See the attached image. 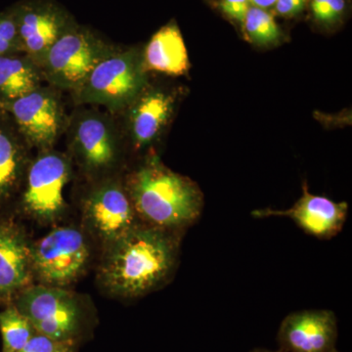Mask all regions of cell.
Masks as SVG:
<instances>
[{
	"label": "cell",
	"instance_id": "cell-1",
	"mask_svg": "<svg viewBox=\"0 0 352 352\" xmlns=\"http://www.w3.org/2000/svg\"><path fill=\"white\" fill-rule=\"evenodd\" d=\"M180 235L138 224L111 243L100 267L102 283L115 295L136 298L168 282L176 267Z\"/></svg>",
	"mask_w": 352,
	"mask_h": 352
},
{
	"label": "cell",
	"instance_id": "cell-2",
	"mask_svg": "<svg viewBox=\"0 0 352 352\" xmlns=\"http://www.w3.org/2000/svg\"><path fill=\"white\" fill-rule=\"evenodd\" d=\"M139 221L182 235L200 219L204 196L193 180L151 156L131 173L126 187Z\"/></svg>",
	"mask_w": 352,
	"mask_h": 352
},
{
	"label": "cell",
	"instance_id": "cell-3",
	"mask_svg": "<svg viewBox=\"0 0 352 352\" xmlns=\"http://www.w3.org/2000/svg\"><path fill=\"white\" fill-rule=\"evenodd\" d=\"M146 85L147 72L142 52L117 47L94 67L71 96L75 107H102L116 113L124 111Z\"/></svg>",
	"mask_w": 352,
	"mask_h": 352
},
{
	"label": "cell",
	"instance_id": "cell-4",
	"mask_svg": "<svg viewBox=\"0 0 352 352\" xmlns=\"http://www.w3.org/2000/svg\"><path fill=\"white\" fill-rule=\"evenodd\" d=\"M65 133L69 151L88 175H105L117 166L122 131L113 113L92 106H76Z\"/></svg>",
	"mask_w": 352,
	"mask_h": 352
},
{
	"label": "cell",
	"instance_id": "cell-5",
	"mask_svg": "<svg viewBox=\"0 0 352 352\" xmlns=\"http://www.w3.org/2000/svg\"><path fill=\"white\" fill-rule=\"evenodd\" d=\"M117 47L94 30L76 25L46 53L41 65L44 82L71 94L82 85L94 67Z\"/></svg>",
	"mask_w": 352,
	"mask_h": 352
},
{
	"label": "cell",
	"instance_id": "cell-6",
	"mask_svg": "<svg viewBox=\"0 0 352 352\" xmlns=\"http://www.w3.org/2000/svg\"><path fill=\"white\" fill-rule=\"evenodd\" d=\"M71 157L47 149L32 157L21 188V204L28 214L41 220L56 219L66 208L65 189L72 178Z\"/></svg>",
	"mask_w": 352,
	"mask_h": 352
},
{
	"label": "cell",
	"instance_id": "cell-7",
	"mask_svg": "<svg viewBox=\"0 0 352 352\" xmlns=\"http://www.w3.org/2000/svg\"><path fill=\"white\" fill-rule=\"evenodd\" d=\"M61 94L45 83L17 100L0 106L12 117L32 149H52L66 132L69 115Z\"/></svg>",
	"mask_w": 352,
	"mask_h": 352
},
{
	"label": "cell",
	"instance_id": "cell-8",
	"mask_svg": "<svg viewBox=\"0 0 352 352\" xmlns=\"http://www.w3.org/2000/svg\"><path fill=\"white\" fill-rule=\"evenodd\" d=\"M16 308L36 332L59 342H71L80 328V307L61 287L38 285L20 292Z\"/></svg>",
	"mask_w": 352,
	"mask_h": 352
},
{
	"label": "cell",
	"instance_id": "cell-9",
	"mask_svg": "<svg viewBox=\"0 0 352 352\" xmlns=\"http://www.w3.org/2000/svg\"><path fill=\"white\" fill-rule=\"evenodd\" d=\"M6 9L15 23L21 50L39 67L53 44L78 24L55 0H21Z\"/></svg>",
	"mask_w": 352,
	"mask_h": 352
},
{
	"label": "cell",
	"instance_id": "cell-10",
	"mask_svg": "<svg viewBox=\"0 0 352 352\" xmlns=\"http://www.w3.org/2000/svg\"><path fill=\"white\" fill-rule=\"evenodd\" d=\"M89 249L85 236L74 227H60L32 245V270L43 285L63 287L85 270Z\"/></svg>",
	"mask_w": 352,
	"mask_h": 352
},
{
	"label": "cell",
	"instance_id": "cell-11",
	"mask_svg": "<svg viewBox=\"0 0 352 352\" xmlns=\"http://www.w3.org/2000/svg\"><path fill=\"white\" fill-rule=\"evenodd\" d=\"M85 212L95 232L110 243L141 223L126 189L112 178L98 183L90 191Z\"/></svg>",
	"mask_w": 352,
	"mask_h": 352
},
{
	"label": "cell",
	"instance_id": "cell-12",
	"mask_svg": "<svg viewBox=\"0 0 352 352\" xmlns=\"http://www.w3.org/2000/svg\"><path fill=\"white\" fill-rule=\"evenodd\" d=\"M349 205L346 201L336 203L323 196L310 193L307 183H303L302 195L288 210L272 208L256 210L252 215L256 219L270 217H286L302 229L308 235L321 240L337 236L346 223Z\"/></svg>",
	"mask_w": 352,
	"mask_h": 352
},
{
	"label": "cell",
	"instance_id": "cell-13",
	"mask_svg": "<svg viewBox=\"0 0 352 352\" xmlns=\"http://www.w3.org/2000/svg\"><path fill=\"white\" fill-rule=\"evenodd\" d=\"M282 352H340L338 321L331 310H302L285 317L277 336Z\"/></svg>",
	"mask_w": 352,
	"mask_h": 352
},
{
	"label": "cell",
	"instance_id": "cell-14",
	"mask_svg": "<svg viewBox=\"0 0 352 352\" xmlns=\"http://www.w3.org/2000/svg\"><path fill=\"white\" fill-rule=\"evenodd\" d=\"M175 97L160 89H146L126 111V131L136 149H143L159 138L175 109Z\"/></svg>",
	"mask_w": 352,
	"mask_h": 352
},
{
	"label": "cell",
	"instance_id": "cell-15",
	"mask_svg": "<svg viewBox=\"0 0 352 352\" xmlns=\"http://www.w3.org/2000/svg\"><path fill=\"white\" fill-rule=\"evenodd\" d=\"M32 149L12 117L0 107V206L20 193Z\"/></svg>",
	"mask_w": 352,
	"mask_h": 352
},
{
	"label": "cell",
	"instance_id": "cell-16",
	"mask_svg": "<svg viewBox=\"0 0 352 352\" xmlns=\"http://www.w3.org/2000/svg\"><path fill=\"white\" fill-rule=\"evenodd\" d=\"M32 245L19 227L0 222V296L9 298L31 282Z\"/></svg>",
	"mask_w": 352,
	"mask_h": 352
},
{
	"label": "cell",
	"instance_id": "cell-17",
	"mask_svg": "<svg viewBox=\"0 0 352 352\" xmlns=\"http://www.w3.org/2000/svg\"><path fill=\"white\" fill-rule=\"evenodd\" d=\"M142 55L146 72L176 76L184 75L189 69L186 46L175 24L160 29L146 45Z\"/></svg>",
	"mask_w": 352,
	"mask_h": 352
},
{
	"label": "cell",
	"instance_id": "cell-18",
	"mask_svg": "<svg viewBox=\"0 0 352 352\" xmlns=\"http://www.w3.org/2000/svg\"><path fill=\"white\" fill-rule=\"evenodd\" d=\"M44 83L41 67L24 52L0 56V106L17 100Z\"/></svg>",
	"mask_w": 352,
	"mask_h": 352
},
{
	"label": "cell",
	"instance_id": "cell-19",
	"mask_svg": "<svg viewBox=\"0 0 352 352\" xmlns=\"http://www.w3.org/2000/svg\"><path fill=\"white\" fill-rule=\"evenodd\" d=\"M0 332L3 340L2 352H19L36 333L31 322L16 307L0 311Z\"/></svg>",
	"mask_w": 352,
	"mask_h": 352
},
{
	"label": "cell",
	"instance_id": "cell-20",
	"mask_svg": "<svg viewBox=\"0 0 352 352\" xmlns=\"http://www.w3.org/2000/svg\"><path fill=\"white\" fill-rule=\"evenodd\" d=\"M243 24L248 36L254 43L266 45L280 38L279 27L274 18L264 9L250 7Z\"/></svg>",
	"mask_w": 352,
	"mask_h": 352
},
{
	"label": "cell",
	"instance_id": "cell-21",
	"mask_svg": "<svg viewBox=\"0 0 352 352\" xmlns=\"http://www.w3.org/2000/svg\"><path fill=\"white\" fill-rule=\"evenodd\" d=\"M22 52L15 23L9 11L0 10V56Z\"/></svg>",
	"mask_w": 352,
	"mask_h": 352
},
{
	"label": "cell",
	"instance_id": "cell-22",
	"mask_svg": "<svg viewBox=\"0 0 352 352\" xmlns=\"http://www.w3.org/2000/svg\"><path fill=\"white\" fill-rule=\"evenodd\" d=\"M68 342H59L36 333L19 352H56Z\"/></svg>",
	"mask_w": 352,
	"mask_h": 352
},
{
	"label": "cell",
	"instance_id": "cell-23",
	"mask_svg": "<svg viewBox=\"0 0 352 352\" xmlns=\"http://www.w3.org/2000/svg\"><path fill=\"white\" fill-rule=\"evenodd\" d=\"M220 8L229 17L244 23L250 8L249 0H221Z\"/></svg>",
	"mask_w": 352,
	"mask_h": 352
},
{
	"label": "cell",
	"instance_id": "cell-24",
	"mask_svg": "<svg viewBox=\"0 0 352 352\" xmlns=\"http://www.w3.org/2000/svg\"><path fill=\"white\" fill-rule=\"evenodd\" d=\"M308 0H277L275 8L284 17H293L302 12Z\"/></svg>",
	"mask_w": 352,
	"mask_h": 352
},
{
	"label": "cell",
	"instance_id": "cell-25",
	"mask_svg": "<svg viewBox=\"0 0 352 352\" xmlns=\"http://www.w3.org/2000/svg\"><path fill=\"white\" fill-rule=\"evenodd\" d=\"M344 9V0H330L327 11L324 16V23L333 22L340 17Z\"/></svg>",
	"mask_w": 352,
	"mask_h": 352
},
{
	"label": "cell",
	"instance_id": "cell-26",
	"mask_svg": "<svg viewBox=\"0 0 352 352\" xmlns=\"http://www.w3.org/2000/svg\"><path fill=\"white\" fill-rule=\"evenodd\" d=\"M330 0H312L311 8L315 18L323 22L324 16L327 11Z\"/></svg>",
	"mask_w": 352,
	"mask_h": 352
},
{
	"label": "cell",
	"instance_id": "cell-27",
	"mask_svg": "<svg viewBox=\"0 0 352 352\" xmlns=\"http://www.w3.org/2000/svg\"><path fill=\"white\" fill-rule=\"evenodd\" d=\"M249 1L250 4H252V6L265 10V9L275 6L277 0H249Z\"/></svg>",
	"mask_w": 352,
	"mask_h": 352
},
{
	"label": "cell",
	"instance_id": "cell-28",
	"mask_svg": "<svg viewBox=\"0 0 352 352\" xmlns=\"http://www.w3.org/2000/svg\"><path fill=\"white\" fill-rule=\"evenodd\" d=\"M71 342H68V344H64L63 346L60 347L59 349L56 352H72L71 351Z\"/></svg>",
	"mask_w": 352,
	"mask_h": 352
},
{
	"label": "cell",
	"instance_id": "cell-29",
	"mask_svg": "<svg viewBox=\"0 0 352 352\" xmlns=\"http://www.w3.org/2000/svg\"><path fill=\"white\" fill-rule=\"evenodd\" d=\"M250 352H282V351H280V349H278V351H270V349H261V347H259V349H252V351H251Z\"/></svg>",
	"mask_w": 352,
	"mask_h": 352
}]
</instances>
